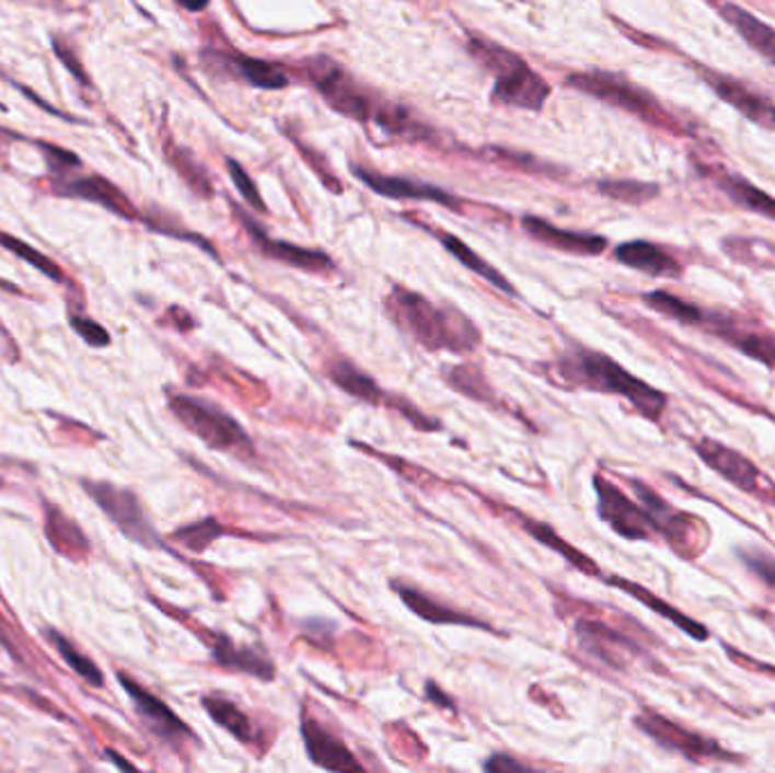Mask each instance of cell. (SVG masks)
Masks as SVG:
<instances>
[{
    "label": "cell",
    "instance_id": "obj_36",
    "mask_svg": "<svg viewBox=\"0 0 775 773\" xmlns=\"http://www.w3.org/2000/svg\"><path fill=\"white\" fill-rule=\"evenodd\" d=\"M44 635L48 637V642L53 644V647L57 649V654L63 658V662H67L82 681H86L89 685L93 688H101L103 681H105V676L103 671L99 669V665H95L91 658L82 656L78 649H76V644L69 639V637H63L59 631L55 628H46Z\"/></svg>",
    "mask_w": 775,
    "mask_h": 773
},
{
    "label": "cell",
    "instance_id": "obj_30",
    "mask_svg": "<svg viewBox=\"0 0 775 773\" xmlns=\"http://www.w3.org/2000/svg\"><path fill=\"white\" fill-rule=\"evenodd\" d=\"M442 377L447 381L449 389H454L459 395L478 402L483 406L490 408H499V397L495 393L493 385L488 383L486 374H483L481 368L463 364V366H447L442 368Z\"/></svg>",
    "mask_w": 775,
    "mask_h": 773
},
{
    "label": "cell",
    "instance_id": "obj_38",
    "mask_svg": "<svg viewBox=\"0 0 775 773\" xmlns=\"http://www.w3.org/2000/svg\"><path fill=\"white\" fill-rule=\"evenodd\" d=\"M224 533H228V529H224L216 518H205L200 522H193L177 529L171 538L182 546H186V550L203 554L207 552V546H211Z\"/></svg>",
    "mask_w": 775,
    "mask_h": 773
},
{
    "label": "cell",
    "instance_id": "obj_15",
    "mask_svg": "<svg viewBox=\"0 0 775 773\" xmlns=\"http://www.w3.org/2000/svg\"><path fill=\"white\" fill-rule=\"evenodd\" d=\"M701 330L721 338L724 343L744 354V357L766 366L768 370H775V336L766 330L751 327L739 318L713 311L705 313Z\"/></svg>",
    "mask_w": 775,
    "mask_h": 773
},
{
    "label": "cell",
    "instance_id": "obj_33",
    "mask_svg": "<svg viewBox=\"0 0 775 773\" xmlns=\"http://www.w3.org/2000/svg\"><path fill=\"white\" fill-rule=\"evenodd\" d=\"M719 188L741 209H749L775 222V198L739 175H721Z\"/></svg>",
    "mask_w": 775,
    "mask_h": 773
},
{
    "label": "cell",
    "instance_id": "obj_43",
    "mask_svg": "<svg viewBox=\"0 0 775 773\" xmlns=\"http://www.w3.org/2000/svg\"><path fill=\"white\" fill-rule=\"evenodd\" d=\"M228 171H230V177H232L236 191L241 193L243 203H247V205H250L254 211H258V214H266L268 207H266V203H264V198H262V193H258L254 180L247 175V171H243V166L239 164V161L228 159Z\"/></svg>",
    "mask_w": 775,
    "mask_h": 773
},
{
    "label": "cell",
    "instance_id": "obj_12",
    "mask_svg": "<svg viewBox=\"0 0 775 773\" xmlns=\"http://www.w3.org/2000/svg\"><path fill=\"white\" fill-rule=\"evenodd\" d=\"M116 679H118L120 688L127 692V696L132 699V705H135L141 724L159 739V742H164L166 747H173V749H180L186 742H196V732H193L180 719V715H175L159 696H154L152 692L141 688L135 679H129V676L123 671L116 673Z\"/></svg>",
    "mask_w": 775,
    "mask_h": 773
},
{
    "label": "cell",
    "instance_id": "obj_16",
    "mask_svg": "<svg viewBox=\"0 0 775 773\" xmlns=\"http://www.w3.org/2000/svg\"><path fill=\"white\" fill-rule=\"evenodd\" d=\"M692 67L698 71V78L709 89H713L726 105L737 109L751 123L762 125L764 130H775V105L771 99H766V95H762V93L751 91L744 82H739L726 73L713 71L707 67H698V64H692Z\"/></svg>",
    "mask_w": 775,
    "mask_h": 773
},
{
    "label": "cell",
    "instance_id": "obj_40",
    "mask_svg": "<svg viewBox=\"0 0 775 773\" xmlns=\"http://www.w3.org/2000/svg\"><path fill=\"white\" fill-rule=\"evenodd\" d=\"M0 245H3L8 252L16 254L21 262L30 264L32 268H37L39 273H44L46 277L55 279V281H61L63 279V273L61 268L50 259V256H46L44 252L35 250L32 245H27L25 241L12 236V234H5V232H0Z\"/></svg>",
    "mask_w": 775,
    "mask_h": 773
},
{
    "label": "cell",
    "instance_id": "obj_28",
    "mask_svg": "<svg viewBox=\"0 0 775 773\" xmlns=\"http://www.w3.org/2000/svg\"><path fill=\"white\" fill-rule=\"evenodd\" d=\"M203 707H205V713L213 719V724L228 730L236 739V742H241L245 747H254L258 742V730H256L252 717L232 699L220 696V694H205Z\"/></svg>",
    "mask_w": 775,
    "mask_h": 773
},
{
    "label": "cell",
    "instance_id": "obj_29",
    "mask_svg": "<svg viewBox=\"0 0 775 773\" xmlns=\"http://www.w3.org/2000/svg\"><path fill=\"white\" fill-rule=\"evenodd\" d=\"M436 239L470 273L478 275L481 279H486L490 286L497 288V291H501V293H506L510 298H517V288L506 279V275L501 270H497L493 264H488L486 259H483L481 254H476L465 241H461L459 236L449 234V232H436Z\"/></svg>",
    "mask_w": 775,
    "mask_h": 773
},
{
    "label": "cell",
    "instance_id": "obj_34",
    "mask_svg": "<svg viewBox=\"0 0 775 773\" xmlns=\"http://www.w3.org/2000/svg\"><path fill=\"white\" fill-rule=\"evenodd\" d=\"M721 250L734 264L762 268V270H775V245L764 239L728 236L721 241Z\"/></svg>",
    "mask_w": 775,
    "mask_h": 773
},
{
    "label": "cell",
    "instance_id": "obj_11",
    "mask_svg": "<svg viewBox=\"0 0 775 773\" xmlns=\"http://www.w3.org/2000/svg\"><path fill=\"white\" fill-rule=\"evenodd\" d=\"M592 486L597 493V512L601 522H605L624 540H653L656 529L651 524L649 512L635 499H631L615 481L603 474L592 476Z\"/></svg>",
    "mask_w": 775,
    "mask_h": 773
},
{
    "label": "cell",
    "instance_id": "obj_32",
    "mask_svg": "<svg viewBox=\"0 0 775 773\" xmlns=\"http://www.w3.org/2000/svg\"><path fill=\"white\" fill-rule=\"evenodd\" d=\"M220 59L228 61L232 73H236L250 86L266 89V91H277V89H286L290 84L288 73L284 69H279V67H275V64H270V61L252 59V57H245V55H220Z\"/></svg>",
    "mask_w": 775,
    "mask_h": 773
},
{
    "label": "cell",
    "instance_id": "obj_31",
    "mask_svg": "<svg viewBox=\"0 0 775 773\" xmlns=\"http://www.w3.org/2000/svg\"><path fill=\"white\" fill-rule=\"evenodd\" d=\"M46 533L55 550L67 558H82L91 552V544L86 542L80 527L50 504H46Z\"/></svg>",
    "mask_w": 775,
    "mask_h": 773
},
{
    "label": "cell",
    "instance_id": "obj_35",
    "mask_svg": "<svg viewBox=\"0 0 775 773\" xmlns=\"http://www.w3.org/2000/svg\"><path fill=\"white\" fill-rule=\"evenodd\" d=\"M641 302L653 309L656 313L678 322V325H687V327H698L703 325V320H705V309L696 307V304H690L685 300H681L678 296L669 293V291H651V293H644L641 296Z\"/></svg>",
    "mask_w": 775,
    "mask_h": 773
},
{
    "label": "cell",
    "instance_id": "obj_18",
    "mask_svg": "<svg viewBox=\"0 0 775 773\" xmlns=\"http://www.w3.org/2000/svg\"><path fill=\"white\" fill-rule=\"evenodd\" d=\"M393 592L400 597V601L410 610V613L419 620H425L427 624H436V626H465V628H478L486 631L490 635H506L501 631H497L490 622L474 618L470 613H463V610L449 605L436 597H431L429 592L419 590L410 584L404 581H391Z\"/></svg>",
    "mask_w": 775,
    "mask_h": 773
},
{
    "label": "cell",
    "instance_id": "obj_46",
    "mask_svg": "<svg viewBox=\"0 0 775 773\" xmlns=\"http://www.w3.org/2000/svg\"><path fill=\"white\" fill-rule=\"evenodd\" d=\"M483 771H488V773H524V771H531V764H524L506 753H495L486 762H483Z\"/></svg>",
    "mask_w": 775,
    "mask_h": 773
},
{
    "label": "cell",
    "instance_id": "obj_5",
    "mask_svg": "<svg viewBox=\"0 0 775 773\" xmlns=\"http://www.w3.org/2000/svg\"><path fill=\"white\" fill-rule=\"evenodd\" d=\"M637 501L649 512L656 535H662L671 552L683 561H696L709 544V527L694 512L675 508L641 478L626 476Z\"/></svg>",
    "mask_w": 775,
    "mask_h": 773
},
{
    "label": "cell",
    "instance_id": "obj_23",
    "mask_svg": "<svg viewBox=\"0 0 775 773\" xmlns=\"http://www.w3.org/2000/svg\"><path fill=\"white\" fill-rule=\"evenodd\" d=\"M522 228L533 241L554 247V250H560V252L578 254V256H599L608 247V241L599 234L560 230V228H556V224L546 222L542 218H535V216H527L522 220Z\"/></svg>",
    "mask_w": 775,
    "mask_h": 773
},
{
    "label": "cell",
    "instance_id": "obj_22",
    "mask_svg": "<svg viewBox=\"0 0 775 773\" xmlns=\"http://www.w3.org/2000/svg\"><path fill=\"white\" fill-rule=\"evenodd\" d=\"M603 578V584L612 586V588H617L622 592H626L628 597H633L635 601H639L641 605H646L649 610H653V613L667 622H671L673 626H678V631H683L685 635H690L692 639L696 642H705L709 639V628L705 624H701L698 620L690 618L687 613H683L681 608H675L673 603H669L667 599L658 597L656 592H651L649 588H644L635 581H631V578H624L620 574H610V576H601Z\"/></svg>",
    "mask_w": 775,
    "mask_h": 773
},
{
    "label": "cell",
    "instance_id": "obj_27",
    "mask_svg": "<svg viewBox=\"0 0 775 773\" xmlns=\"http://www.w3.org/2000/svg\"><path fill=\"white\" fill-rule=\"evenodd\" d=\"M514 515L520 520V527L535 540L540 542L542 546H546V550H552L556 552L558 556H563L571 567H576L578 572H583L588 576H599L601 578V567L597 561H592L588 554H583L578 550V546H574L571 542H567L552 524H544L540 520H533V518H527V515H522L520 510H514Z\"/></svg>",
    "mask_w": 775,
    "mask_h": 773
},
{
    "label": "cell",
    "instance_id": "obj_37",
    "mask_svg": "<svg viewBox=\"0 0 775 773\" xmlns=\"http://www.w3.org/2000/svg\"><path fill=\"white\" fill-rule=\"evenodd\" d=\"M169 154V161L173 164V169L184 177V182L198 193L200 198H211L213 196V188H211V182H209V175L205 173V169L198 164L196 157H193L190 152L177 148V146H169L166 150Z\"/></svg>",
    "mask_w": 775,
    "mask_h": 773
},
{
    "label": "cell",
    "instance_id": "obj_45",
    "mask_svg": "<svg viewBox=\"0 0 775 773\" xmlns=\"http://www.w3.org/2000/svg\"><path fill=\"white\" fill-rule=\"evenodd\" d=\"M69 322H71V327L76 330V334H80L82 341L89 343L91 347H107V345L112 343L109 332H107L105 327H101L99 322L91 320V318L71 313V315H69Z\"/></svg>",
    "mask_w": 775,
    "mask_h": 773
},
{
    "label": "cell",
    "instance_id": "obj_25",
    "mask_svg": "<svg viewBox=\"0 0 775 773\" xmlns=\"http://www.w3.org/2000/svg\"><path fill=\"white\" fill-rule=\"evenodd\" d=\"M709 3L741 39L775 67V27L753 16L749 10L730 3V0H709Z\"/></svg>",
    "mask_w": 775,
    "mask_h": 773
},
{
    "label": "cell",
    "instance_id": "obj_8",
    "mask_svg": "<svg viewBox=\"0 0 775 773\" xmlns=\"http://www.w3.org/2000/svg\"><path fill=\"white\" fill-rule=\"evenodd\" d=\"M567 84L578 89L580 93H588L592 99L608 103L612 107H620L628 114H635L637 118L653 123L658 127H669L673 130L675 123L662 105L653 99L651 93H646L644 89L635 86L622 76L615 73H603V71H590V73H571L567 76Z\"/></svg>",
    "mask_w": 775,
    "mask_h": 773
},
{
    "label": "cell",
    "instance_id": "obj_42",
    "mask_svg": "<svg viewBox=\"0 0 775 773\" xmlns=\"http://www.w3.org/2000/svg\"><path fill=\"white\" fill-rule=\"evenodd\" d=\"M383 406H391V408H395V411L404 417V420H408V425H410L413 429H417V431L436 434V431H440V429H442L440 420H436V417L427 415L425 411H419V408H417L410 400H406V397H402V395H388Z\"/></svg>",
    "mask_w": 775,
    "mask_h": 773
},
{
    "label": "cell",
    "instance_id": "obj_13",
    "mask_svg": "<svg viewBox=\"0 0 775 773\" xmlns=\"http://www.w3.org/2000/svg\"><path fill=\"white\" fill-rule=\"evenodd\" d=\"M574 635L580 649L612 669H626L631 658L646 656L644 644L635 635L599 620H578Z\"/></svg>",
    "mask_w": 775,
    "mask_h": 773
},
{
    "label": "cell",
    "instance_id": "obj_14",
    "mask_svg": "<svg viewBox=\"0 0 775 773\" xmlns=\"http://www.w3.org/2000/svg\"><path fill=\"white\" fill-rule=\"evenodd\" d=\"M50 188L61 198H76V200H86L93 205H101L107 211L125 218V220H137L139 214L135 205L129 203L125 193L112 184L109 180L95 175V173H82L80 169L50 177Z\"/></svg>",
    "mask_w": 775,
    "mask_h": 773
},
{
    "label": "cell",
    "instance_id": "obj_26",
    "mask_svg": "<svg viewBox=\"0 0 775 773\" xmlns=\"http://www.w3.org/2000/svg\"><path fill=\"white\" fill-rule=\"evenodd\" d=\"M327 379L340 389L345 395L359 400L370 406H383L385 404V391L370 377L366 370H361L357 364L349 359H334L329 361L325 370Z\"/></svg>",
    "mask_w": 775,
    "mask_h": 773
},
{
    "label": "cell",
    "instance_id": "obj_39",
    "mask_svg": "<svg viewBox=\"0 0 775 773\" xmlns=\"http://www.w3.org/2000/svg\"><path fill=\"white\" fill-rule=\"evenodd\" d=\"M599 191L605 198L626 203V205H644L660 196L658 184L649 182H628V180H605L599 182Z\"/></svg>",
    "mask_w": 775,
    "mask_h": 773
},
{
    "label": "cell",
    "instance_id": "obj_52",
    "mask_svg": "<svg viewBox=\"0 0 775 773\" xmlns=\"http://www.w3.org/2000/svg\"><path fill=\"white\" fill-rule=\"evenodd\" d=\"M0 109H5V105H3V103H0Z\"/></svg>",
    "mask_w": 775,
    "mask_h": 773
},
{
    "label": "cell",
    "instance_id": "obj_50",
    "mask_svg": "<svg viewBox=\"0 0 775 773\" xmlns=\"http://www.w3.org/2000/svg\"><path fill=\"white\" fill-rule=\"evenodd\" d=\"M175 3L188 12H203V10H207L209 0H175Z\"/></svg>",
    "mask_w": 775,
    "mask_h": 773
},
{
    "label": "cell",
    "instance_id": "obj_47",
    "mask_svg": "<svg viewBox=\"0 0 775 773\" xmlns=\"http://www.w3.org/2000/svg\"><path fill=\"white\" fill-rule=\"evenodd\" d=\"M53 48H55V53H57V57H59V61L63 64V67H67V69L71 71V76H73L80 84H89V78H86L84 69L80 67V61H78L76 53H73L69 46H63L57 37L53 39Z\"/></svg>",
    "mask_w": 775,
    "mask_h": 773
},
{
    "label": "cell",
    "instance_id": "obj_20",
    "mask_svg": "<svg viewBox=\"0 0 775 773\" xmlns=\"http://www.w3.org/2000/svg\"><path fill=\"white\" fill-rule=\"evenodd\" d=\"M209 637H211L209 642L211 660L218 667L234 673L252 676V679L264 683L275 681L277 667L264 649L252 647V644H239L228 633H209Z\"/></svg>",
    "mask_w": 775,
    "mask_h": 773
},
{
    "label": "cell",
    "instance_id": "obj_9",
    "mask_svg": "<svg viewBox=\"0 0 775 773\" xmlns=\"http://www.w3.org/2000/svg\"><path fill=\"white\" fill-rule=\"evenodd\" d=\"M82 491L95 501L107 518L137 544L146 550H166L164 540L150 524L148 515L139 501V497L120 486H114L109 481H82Z\"/></svg>",
    "mask_w": 775,
    "mask_h": 773
},
{
    "label": "cell",
    "instance_id": "obj_7",
    "mask_svg": "<svg viewBox=\"0 0 775 773\" xmlns=\"http://www.w3.org/2000/svg\"><path fill=\"white\" fill-rule=\"evenodd\" d=\"M687 442L692 452L709 470L726 478L732 488L747 493L749 497L766 506H775V481L766 472H762L749 457L707 436L690 438Z\"/></svg>",
    "mask_w": 775,
    "mask_h": 773
},
{
    "label": "cell",
    "instance_id": "obj_19",
    "mask_svg": "<svg viewBox=\"0 0 775 773\" xmlns=\"http://www.w3.org/2000/svg\"><path fill=\"white\" fill-rule=\"evenodd\" d=\"M300 735L304 742V751L309 760L327 771H343V773H361L366 766L351 753V749L343 742V737L332 732L327 726H322L309 713H302Z\"/></svg>",
    "mask_w": 775,
    "mask_h": 773
},
{
    "label": "cell",
    "instance_id": "obj_4",
    "mask_svg": "<svg viewBox=\"0 0 775 773\" xmlns=\"http://www.w3.org/2000/svg\"><path fill=\"white\" fill-rule=\"evenodd\" d=\"M169 408L188 434L203 440L213 452L232 454L243 461H256L254 440L241 427L236 417L220 404L198 395L169 393Z\"/></svg>",
    "mask_w": 775,
    "mask_h": 773
},
{
    "label": "cell",
    "instance_id": "obj_1",
    "mask_svg": "<svg viewBox=\"0 0 775 773\" xmlns=\"http://www.w3.org/2000/svg\"><path fill=\"white\" fill-rule=\"evenodd\" d=\"M383 309L404 336L427 351L472 354L481 345V330L470 315L451 304H436L406 286L395 284Z\"/></svg>",
    "mask_w": 775,
    "mask_h": 773
},
{
    "label": "cell",
    "instance_id": "obj_51",
    "mask_svg": "<svg viewBox=\"0 0 775 773\" xmlns=\"http://www.w3.org/2000/svg\"><path fill=\"white\" fill-rule=\"evenodd\" d=\"M107 755H109V760H114V762H116V764H118L120 769H137V766H135L132 762H127V760H120V758H118V755H116L114 751H107Z\"/></svg>",
    "mask_w": 775,
    "mask_h": 773
},
{
    "label": "cell",
    "instance_id": "obj_2",
    "mask_svg": "<svg viewBox=\"0 0 775 773\" xmlns=\"http://www.w3.org/2000/svg\"><path fill=\"white\" fill-rule=\"evenodd\" d=\"M556 377L567 389H583L590 393L622 397L651 423H660L669 408V397L660 389L635 377L622 364L608 357L605 351L586 345L574 343L560 354Z\"/></svg>",
    "mask_w": 775,
    "mask_h": 773
},
{
    "label": "cell",
    "instance_id": "obj_44",
    "mask_svg": "<svg viewBox=\"0 0 775 773\" xmlns=\"http://www.w3.org/2000/svg\"><path fill=\"white\" fill-rule=\"evenodd\" d=\"M42 148V154L46 159V166L50 171V177H59V175H67L76 169L82 166V161L69 152V150H63L59 146H50V143H39Z\"/></svg>",
    "mask_w": 775,
    "mask_h": 773
},
{
    "label": "cell",
    "instance_id": "obj_21",
    "mask_svg": "<svg viewBox=\"0 0 775 773\" xmlns=\"http://www.w3.org/2000/svg\"><path fill=\"white\" fill-rule=\"evenodd\" d=\"M357 177L374 193L383 198H393V200H425V203H436L449 209H461L459 200L451 196V193L433 186V184H423L415 182L408 177H397V175H381L377 171H368V169H354Z\"/></svg>",
    "mask_w": 775,
    "mask_h": 773
},
{
    "label": "cell",
    "instance_id": "obj_41",
    "mask_svg": "<svg viewBox=\"0 0 775 773\" xmlns=\"http://www.w3.org/2000/svg\"><path fill=\"white\" fill-rule=\"evenodd\" d=\"M737 556L757 581L775 595V556L766 550H760V546H744V550H737Z\"/></svg>",
    "mask_w": 775,
    "mask_h": 773
},
{
    "label": "cell",
    "instance_id": "obj_48",
    "mask_svg": "<svg viewBox=\"0 0 775 773\" xmlns=\"http://www.w3.org/2000/svg\"><path fill=\"white\" fill-rule=\"evenodd\" d=\"M425 696H427V701L433 703L436 707H442V711H456L454 699H451L444 690H440L436 681H427V683H425Z\"/></svg>",
    "mask_w": 775,
    "mask_h": 773
},
{
    "label": "cell",
    "instance_id": "obj_49",
    "mask_svg": "<svg viewBox=\"0 0 775 773\" xmlns=\"http://www.w3.org/2000/svg\"><path fill=\"white\" fill-rule=\"evenodd\" d=\"M12 3L37 8V10H59V8H63V0H12Z\"/></svg>",
    "mask_w": 775,
    "mask_h": 773
},
{
    "label": "cell",
    "instance_id": "obj_17",
    "mask_svg": "<svg viewBox=\"0 0 775 773\" xmlns=\"http://www.w3.org/2000/svg\"><path fill=\"white\" fill-rule=\"evenodd\" d=\"M234 214H236L239 222L243 224V230L247 232L250 241L256 245L258 252H262L264 256H268V259L286 264L290 268L304 270V273H329V270H334V262H332V256L327 252L302 247V245L288 243V241H275L262 228H258V224L247 214L239 211L236 207H234Z\"/></svg>",
    "mask_w": 775,
    "mask_h": 773
},
{
    "label": "cell",
    "instance_id": "obj_3",
    "mask_svg": "<svg viewBox=\"0 0 775 773\" xmlns=\"http://www.w3.org/2000/svg\"><path fill=\"white\" fill-rule=\"evenodd\" d=\"M467 48L476 61H481L483 67L495 73V103L529 112H540L544 107L548 95H552V86H548V82L540 73H535L520 55L478 35H472Z\"/></svg>",
    "mask_w": 775,
    "mask_h": 773
},
{
    "label": "cell",
    "instance_id": "obj_24",
    "mask_svg": "<svg viewBox=\"0 0 775 773\" xmlns=\"http://www.w3.org/2000/svg\"><path fill=\"white\" fill-rule=\"evenodd\" d=\"M615 259L626 268L644 273L649 277H671L678 279L683 275V264L667 250L649 241H628L615 247Z\"/></svg>",
    "mask_w": 775,
    "mask_h": 773
},
{
    "label": "cell",
    "instance_id": "obj_6",
    "mask_svg": "<svg viewBox=\"0 0 775 773\" xmlns=\"http://www.w3.org/2000/svg\"><path fill=\"white\" fill-rule=\"evenodd\" d=\"M633 724L637 726V730H641L644 735H649L653 742L671 753H681L683 758H687L694 764H747L749 760L734 753L730 749H726L724 745H719L715 737L696 732L683 724L673 722L671 717L651 711V707H644L641 713H637L633 717Z\"/></svg>",
    "mask_w": 775,
    "mask_h": 773
},
{
    "label": "cell",
    "instance_id": "obj_10",
    "mask_svg": "<svg viewBox=\"0 0 775 773\" xmlns=\"http://www.w3.org/2000/svg\"><path fill=\"white\" fill-rule=\"evenodd\" d=\"M309 78L320 91L322 99L327 101L338 114L354 120H377L381 107L372 103L368 91H363L354 78L343 71L338 64L329 59H313L309 64Z\"/></svg>",
    "mask_w": 775,
    "mask_h": 773
}]
</instances>
